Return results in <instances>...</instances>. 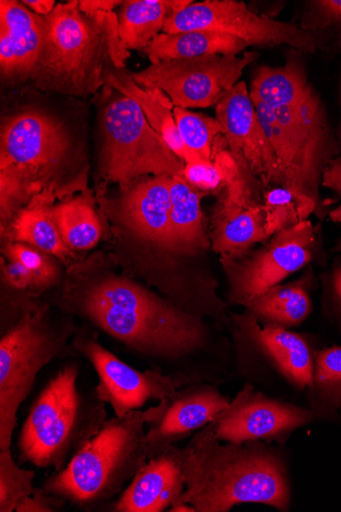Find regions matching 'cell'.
<instances>
[{
  "label": "cell",
  "instance_id": "cell-28",
  "mask_svg": "<svg viewBox=\"0 0 341 512\" xmlns=\"http://www.w3.org/2000/svg\"><path fill=\"white\" fill-rule=\"evenodd\" d=\"M105 86L133 100L152 127L164 139L172 153L185 164L193 162L192 156L180 136L173 114L174 108L153 98L148 91L134 81L131 72L116 68L112 61L107 67Z\"/></svg>",
  "mask_w": 341,
  "mask_h": 512
},
{
  "label": "cell",
  "instance_id": "cell-12",
  "mask_svg": "<svg viewBox=\"0 0 341 512\" xmlns=\"http://www.w3.org/2000/svg\"><path fill=\"white\" fill-rule=\"evenodd\" d=\"M259 58V54L247 51L241 57L215 55L172 60L131 74L142 88L163 90L174 107L205 109L217 106L239 82L243 71Z\"/></svg>",
  "mask_w": 341,
  "mask_h": 512
},
{
  "label": "cell",
  "instance_id": "cell-41",
  "mask_svg": "<svg viewBox=\"0 0 341 512\" xmlns=\"http://www.w3.org/2000/svg\"><path fill=\"white\" fill-rule=\"evenodd\" d=\"M124 2L120 0H80L79 8L85 14H94L97 12H114V9L122 6Z\"/></svg>",
  "mask_w": 341,
  "mask_h": 512
},
{
  "label": "cell",
  "instance_id": "cell-30",
  "mask_svg": "<svg viewBox=\"0 0 341 512\" xmlns=\"http://www.w3.org/2000/svg\"><path fill=\"white\" fill-rule=\"evenodd\" d=\"M53 215L70 250L87 251L99 244L103 227L90 196L63 199L54 206Z\"/></svg>",
  "mask_w": 341,
  "mask_h": 512
},
{
  "label": "cell",
  "instance_id": "cell-42",
  "mask_svg": "<svg viewBox=\"0 0 341 512\" xmlns=\"http://www.w3.org/2000/svg\"><path fill=\"white\" fill-rule=\"evenodd\" d=\"M22 3L33 13L41 17L52 14L57 7L55 0H24Z\"/></svg>",
  "mask_w": 341,
  "mask_h": 512
},
{
  "label": "cell",
  "instance_id": "cell-21",
  "mask_svg": "<svg viewBox=\"0 0 341 512\" xmlns=\"http://www.w3.org/2000/svg\"><path fill=\"white\" fill-rule=\"evenodd\" d=\"M269 239L262 205L245 207L219 199L213 210L210 241L221 258L241 257Z\"/></svg>",
  "mask_w": 341,
  "mask_h": 512
},
{
  "label": "cell",
  "instance_id": "cell-5",
  "mask_svg": "<svg viewBox=\"0 0 341 512\" xmlns=\"http://www.w3.org/2000/svg\"><path fill=\"white\" fill-rule=\"evenodd\" d=\"M149 460L142 410L109 418L59 472L47 477L42 487L73 507L107 511Z\"/></svg>",
  "mask_w": 341,
  "mask_h": 512
},
{
  "label": "cell",
  "instance_id": "cell-35",
  "mask_svg": "<svg viewBox=\"0 0 341 512\" xmlns=\"http://www.w3.org/2000/svg\"><path fill=\"white\" fill-rule=\"evenodd\" d=\"M300 26L327 38L326 50L341 54V0H312L306 5Z\"/></svg>",
  "mask_w": 341,
  "mask_h": 512
},
{
  "label": "cell",
  "instance_id": "cell-23",
  "mask_svg": "<svg viewBox=\"0 0 341 512\" xmlns=\"http://www.w3.org/2000/svg\"><path fill=\"white\" fill-rule=\"evenodd\" d=\"M58 198H63L59 191L48 189L23 207L7 227L10 243L27 244L53 257L66 259L71 250L64 243L53 215Z\"/></svg>",
  "mask_w": 341,
  "mask_h": 512
},
{
  "label": "cell",
  "instance_id": "cell-36",
  "mask_svg": "<svg viewBox=\"0 0 341 512\" xmlns=\"http://www.w3.org/2000/svg\"><path fill=\"white\" fill-rule=\"evenodd\" d=\"M182 176L194 188L209 195H219L224 189L222 168L214 160L186 163Z\"/></svg>",
  "mask_w": 341,
  "mask_h": 512
},
{
  "label": "cell",
  "instance_id": "cell-24",
  "mask_svg": "<svg viewBox=\"0 0 341 512\" xmlns=\"http://www.w3.org/2000/svg\"><path fill=\"white\" fill-rule=\"evenodd\" d=\"M312 271L294 283L277 285L242 302L239 306L254 315L262 324L286 330L297 328L311 315L313 304Z\"/></svg>",
  "mask_w": 341,
  "mask_h": 512
},
{
  "label": "cell",
  "instance_id": "cell-37",
  "mask_svg": "<svg viewBox=\"0 0 341 512\" xmlns=\"http://www.w3.org/2000/svg\"><path fill=\"white\" fill-rule=\"evenodd\" d=\"M323 305L341 329V264H335L323 281Z\"/></svg>",
  "mask_w": 341,
  "mask_h": 512
},
{
  "label": "cell",
  "instance_id": "cell-11",
  "mask_svg": "<svg viewBox=\"0 0 341 512\" xmlns=\"http://www.w3.org/2000/svg\"><path fill=\"white\" fill-rule=\"evenodd\" d=\"M230 329L239 352L253 353L263 363V368L246 383L282 399L306 392L313 378L316 350L307 337L262 324L247 311L231 315Z\"/></svg>",
  "mask_w": 341,
  "mask_h": 512
},
{
  "label": "cell",
  "instance_id": "cell-1",
  "mask_svg": "<svg viewBox=\"0 0 341 512\" xmlns=\"http://www.w3.org/2000/svg\"><path fill=\"white\" fill-rule=\"evenodd\" d=\"M66 314L84 318L138 355L181 366L211 350L206 318L176 306L132 278L107 273L69 276L56 299Z\"/></svg>",
  "mask_w": 341,
  "mask_h": 512
},
{
  "label": "cell",
  "instance_id": "cell-32",
  "mask_svg": "<svg viewBox=\"0 0 341 512\" xmlns=\"http://www.w3.org/2000/svg\"><path fill=\"white\" fill-rule=\"evenodd\" d=\"M174 118L182 141L194 161H212L214 145L223 128L217 118L175 107Z\"/></svg>",
  "mask_w": 341,
  "mask_h": 512
},
{
  "label": "cell",
  "instance_id": "cell-29",
  "mask_svg": "<svg viewBox=\"0 0 341 512\" xmlns=\"http://www.w3.org/2000/svg\"><path fill=\"white\" fill-rule=\"evenodd\" d=\"M306 394L308 407L322 423L341 425V346L315 350L313 378Z\"/></svg>",
  "mask_w": 341,
  "mask_h": 512
},
{
  "label": "cell",
  "instance_id": "cell-8",
  "mask_svg": "<svg viewBox=\"0 0 341 512\" xmlns=\"http://www.w3.org/2000/svg\"><path fill=\"white\" fill-rule=\"evenodd\" d=\"M71 321L55 322L41 304L0 339V450L12 448L20 406L41 369L63 353L73 335Z\"/></svg>",
  "mask_w": 341,
  "mask_h": 512
},
{
  "label": "cell",
  "instance_id": "cell-9",
  "mask_svg": "<svg viewBox=\"0 0 341 512\" xmlns=\"http://www.w3.org/2000/svg\"><path fill=\"white\" fill-rule=\"evenodd\" d=\"M116 91V90H115ZM101 175L125 186L145 176H176L185 163L169 149L140 107L116 91L100 111Z\"/></svg>",
  "mask_w": 341,
  "mask_h": 512
},
{
  "label": "cell",
  "instance_id": "cell-16",
  "mask_svg": "<svg viewBox=\"0 0 341 512\" xmlns=\"http://www.w3.org/2000/svg\"><path fill=\"white\" fill-rule=\"evenodd\" d=\"M230 402L216 384L205 382L186 385L144 410L149 458L205 428Z\"/></svg>",
  "mask_w": 341,
  "mask_h": 512
},
{
  "label": "cell",
  "instance_id": "cell-15",
  "mask_svg": "<svg viewBox=\"0 0 341 512\" xmlns=\"http://www.w3.org/2000/svg\"><path fill=\"white\" fill-rule=\"evenodd\" d=\"M73 347L93 366L99 385L97 396L109 404L116 416L139 410L149 401H161L192 383L158 369L138 370L106 349L87 332H80Z\"/></svg>",
  "mask_w": 341,
  "mask_h": 512
},
{
  "label": "cell",
  "instance_id": "cell-44",
  "mask_svg": "<svg viewBox=\"0 0 341 512\" xmlns=\"http://www.w3.org/2000/svg\"><path fill=\"white\" fill-rule=\"evenodd\" d=\"M334 253H341V236L338 238L335 246L331 250Z\"/></svg>",
  "mask_w": 341,
  "mask_h": 512
},
{
  "label": "cell",
  "instance_id": "cell-20",
  "mask_svg": "<svg viewBox=\"0 0 341 512\" xmlns=\"http://www.w3.org/2000/svg\"><path fill=\"white\" fill-rule=\"evenodd\" d=\"M42 48L41 16L14 0L0 2V68L3 81H29Z\"/></svg>",
  "mask_w": 341,
  "mask_h": 512
},
{
  "label": "cell",
  "instance_id": "cell-13",
  "mask_svg": "<svg viewBox=\"0 0 341 512\" xmlns=\"http://www.w3.org/2000/svg\"><path fill=\"white\" fill-rule=\"evenodd\" d=\"M317 245V230L308 219L277 232L258 250L238 258H221L230 303L239 306L280 285L312 262Z\"/></svg>",
  "mask_w": 341,
  "mask_h": 512
},
{
  "label": "cell",
  "instance_id": "cell-39",
  "mask_svg": "<svg viewBox=\"0 0 341 512\" xmlns=\"http://www.w3.org/2000/svg\"><path fill=\"white\" fill-rule=\"evenodd\" d=\"M67 504L63 498L43 487H35L32 495L21 502L16 512H58L65 509Z\"/></svg>",
  "mask_w": 341,
  "mask_h": 512
},
{
  "label": "cell",
  "instance_id": "cell-18",
  "mask_svg": "<svg viewBox=\"0 0 341 512\" xmlns=\"http://www.w3.org/2000/svg\"><path fill=\"white\" fill-rule=\"evenodd\" d=\"M116 213L137 239L171 253L169 176L141 177L121 188Z\"/></svg>",
  "mask_w": 341,
  "mask_h": 512
},
{
  "label": "cell",
  "instance_id": "cell-7",
  "mask_svg": "<svg viewBox=\"0 0 341 512\" xmlns=\"http://www.w3.org/2000/svg\"><path fill=\"white\" fill-rule=\"evenodd\" d=\"M254 105L285 188L313 201L323 218V174L329 163L339 157L341 143L319 93L313 86L300 105L278 110L259 103Z\"/></svg>",
  "mask_w": 341,
  "mask_h": 512
},
{
  "label": "cell",
  "instance_id": "cell-26",
  "mask_svg": "<svg viewBox=\"0 0 341 512\" xmlns=\"http://www.w3.org/2000/svg\"><path fill=\"white\" fill-rule=\"evenodd\" d=\"M250 45L233 36L208 32L190 31L175 34H159L144 50L152 64L193 59L215 55H235L247 52Z\"/></svg>",
  "mask_w": 341,
  "mask_h": 512
},
{
  "label": "cell",
  "instance_id": "cell-14",
  "mask_svg": "<svg viewBox=\"0 0 341 512\" xmlns=\"http://www.w3.org/2000/svg\"><path fill=\"white\" fill-rule=\"evenodd\" d=\"M316 423L322 420L308 406L268 395L250 383L211 422L222 442L262 441L280 447L298 430Z\"/></svg>",
  "mask_w": 341,
  "mask_h": 512
},
{
  "label": "cell",
  "instance_id": "cell-27",
  "mask_svg": "<svg viewBox=\"0 0 341 512\" xmlns=\"http://www.w3.org/2000/svg\"><path fill=\"white\" fill-rule=\"evenodd\" d=\"M192 0H126L119 11V36L126 51H142L165 28L168 19Z\"/></svg>",
  "mask_w": 341,
  "mask_h": 512
},
{
  "label": "cell",
  "instance_id": "cell-45",
  "mask_svg": "<svg viewBox=\"0 0 341 512\" xmlns=\"http://www.w3.org/2000/svg\"><path fill=\"white\" fill-rule=\"evenodd\" d=\"M340 106H341V79H340Z\"/></svg>",
  "mask_w": 341,
  "mask_h": 512
},
{
  "label": "cell",
  "instance_id": "cell-34",
  "mask_svg": "<svg viewBox=\"0 0 341 512\" xmlns=\"http://www.w3.org/2000/svg\"><path fill=\"white\" fill-rule=\"evenodd\" d=\"M6 257L23 264L33 275L36 295L55 288L61 282V270L52 255L23 243H9Z\"/></svg>",
  "mask_w": 341,
  "mask_h": 512
},
{
  "label": "cell",
  "instance_id": "cell-22",
  "mask_svg": "<svg viewBox=\"0 0 341 512\" xmlns=\"http://www.w3.org/2000/svg\"><path fill=\"white\" fill-rule=\"evenodd\" d=\"M171 253L193 256L211 247L202 200L209 194L194 188L182 174L169 177Z\"/></svg>",
  "mask_w": 341,
  "mask_h": 512
},
{
  "label": "cell",
  "instance_id": "cell-25",
  "mask_svg": "<svg viewBox=\"0 0 341 512\" xmlns=\"http://www.w3.org/2000/svg\"><path fill=\"white\" fill-rule=\"evenodd\" d=\"M313 85L305 64L304 54L292 50L281 67L261 66L251 84L250 96L254 104L272 110L300 105Z\"/></svg>",
  "mask_w": 341,
  "mask_h": 512
},
{
  "label": "cell",
  "instance_id": "cell-40",
  "mask_svg": "<svg viewBox=\"0 0 341 512\" xmlns=\"http://www.w3.org/2000/svg\"><path fill=\"white\" fill-rule=\"evenodd\" d=\"M322 188L330 190L341 199V156L332 160L325 169Z\"/></svg>",
  "mask_w": 341,
  "mask_h": 512
},
{
  "label": "cell",
  "instance_id": "cell-2",
  "mask_svg": "<svg viewBox=\"0 0 341 512\" xmlns=\"http://www.w3.org/2000/svg\"><path fill=\"white\" fill-rule=\"evenodd\" d=\"M178 458L185 482L178 504L197 512H229L246 503L291 509L290 471L280 446L222 442L210 423L178 448Z\"/></svg>",
  "mask_w": 341,
  "mask_h": 512
},
{
  "label": "cell",
  "instance_id": "cell-43",
  "mask_svg": "<svg viewBox=\"0 0 341 512\" xmlns=\"http://www.w3.org/2000/svg\"><path fill=\"white\" fill-rule=\"evenodd\" d=\"M170 512H197L196 508L187 504V503H179L172 506L169 509Z\"/></svg>",
  "mask_w": 341,
  "mask_h": 512
},
{
  "label": "cell",
  "instance_id": "cell-4",
  "mask_svg": "<svg viewBox=\"0 0 341 512\" xmlns=\"http://www.w3.org/2000/svg\"><path fill=\"white\" fill-rule=\"evenodd\" d=\"M74 139L57 116L24 108L7 117L0 134V207L3 230L35 196L56 189L65 198L63 175L71 168Z\"/></svg>",
  "mask_w": 341,
  "mask_h": 512
},
{
  "label": "cell",
  "instance_id": "cell-10",
  "mask_svg": "<svg viewBox=\"0 0 341 512\" xmlns=\"http://www.w3.org/2000/svg\"><path fill=\"white\" fill-rule=\"evenodd\" d=\"M190 31L222 33L258 48L287 45L304 55L325 51L327 45V39L322 33L304 30L297 23L259 15L237 0L193 2L168 19L163 33Z\"/></svg>",
  "mask_w": 341,
  "mask_h": 512
},
{
  "label": "cell",
  "instance_id": "cell-31",
  "mask_svg": "<svg viewBox=\"0 0 341 512\" xmlns=\"http://www.w3.org/2000/svg\"><path fill=\"white\" fill-rule=\"evenodd\" d=\"M262 206L266 217V230L270 238L277 232L308 220L311 214L322 219L313 201L297 195L285 186H276L266 191Z\"/></svg>",
  "mask_w": 341,
  "mask_h": 512
},
{
  "label": "cell",
  "instance_id": "cell-19",
  "mask_svg": "<svg viewBox=\"0 0 341 512\" xmlns=\"http://www.w3.org/2000/svg\"><path fill=\"white\" fill-rule=\"evenodd\" d=\"M184 490L178 447L171 446L149 458L107 511L163 512L178 504Z\"/></svg>",
  "mask_w": 341,
  "mask_h": 512
},
{
  "label": "cell",
  "instance_id": "cell-38",
  "mask_svg": "<svg viewBox=\"0 0 341 512\" xmlns=\"http://www.w3.org/2000/svg\"><path fill=\"white\" fill-rule=\"evenodd\" d=\"M7 260L8 263L3 264L2 267V278L5 288L36 296L32 273L20 262Z\"/></svg>",
  "mask_w": 341,
  "mask_h": 512
},
{
  "label": "cell",
  "instance_id": "cell-6",
  "mask_svg": "<svg viewBox=\"0 0 341 512\" xmlns=\"http://www.w3.org/2000/svg\"><path fill=\"white\" fill-rule=\"evenodd\" d=\"M76 363L65 365L37 395L18 438L19 463L64 470L108 420L107 404L78 385Z\"/></svg>",
  "mask_w": 341,
  "mask_h": 512
},
{
  "label": "cell",
  "instance_id": "cell-33",
  "mask_svg": "<svg viewBox=\"0 0 341 512\" xmlns=\"http://www.w3.org/2000/svg\"><path fill=\"white\" fill-rule=\"evenodd\" d=\"M35 471L21 468L11 448L0 450V512H16L34 491Z\"/></svg>",
  "mask_w": 341,
  "mask_h": 512
},
{
  "label": "cell",
  "instance_id": "cell-3",
  "mask_svg": "<svg viewBox=\"0 0 341 512\" xmlns=\"http://www.w3.org/2000/svg\"><path fill=\"white\" fill-rule=\"evenodd\" d=\"M41 23L42 48L29 79L35 88L86 98L105 86L110 61L125 69L130 53L121 43L115 12L85 14L72 0L57 5Z\"/></svg>",
  "mask_w": 341,
  "mask_h": 512
},
{
  "label": "cell",
  "instance_id": "cell-17",
  "mask_svg": "<svg viewBox=\"0 0 341 512\" xmlns=\"http://www.w3.org/2000/svg\"><path fill=\"white\" fill-rule=\"evenodd\" d=\"M216 118L235 160L261 182L264 191L284 186L277 159L245 81H239L218 103Z\"/></svg>",
  "mask_w": 341,
  "mask_h": 512
}]
</instances>
